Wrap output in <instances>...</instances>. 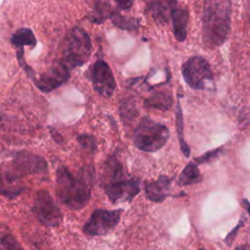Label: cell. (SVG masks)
I'll use <instances>...</instances> for the list:
<instances>
[{
  "mask_svg": "<svg viewBox=\"0 0 250 250\" xmlns=\"http://www.w3.org/2000/svg\"><path fill=\"white\" fill-rule=\"evenodd\" d=\"M233 250H250V244H243L235 247Z\"/></svg>",
  "mask_w": 250,
  "mask_h": 250,
  "instance_id": "30",
  "label": "cell"
},
{
  "mask_svg": "<svg viewBox=\"0 0 250 250\" xmlns=\"http://www.w3.org/2000/svg\"><path fill=\"white\" fill-rule=\"evenodd\" d=\"M243 224H244V218L241 217V219H240V221L238 222V224L227 234V236H226V238H225V242L227 243L228 246H230V245L232 244L233 240L235 239V237H236V235H237V232H238L239 229L243 226Z\"/></svg>",
  "mask_w": 250,
  "mask_h": 250,
  "instance_id": "26",
  "label": "cell"
},
{
  "mask_svg": "<svg viewBox=\"0 0 250 250\" xmlns=\"http://www.w3.org/2000/svg\"><path fill=\"white\" fill-rule=\"evenodd\" d=\"M222 151V147H218V148H215L213 150H210V151H207L205 152L204 154L200 155L199 157L195 158L194 159V162L196 164H203V163H208V162H211L212 160H214L215 158H217L219 156V154L221 153Z\"/></svg>",
  "mask_w": 250,
  "mask_h": 250,
  "instance_id": "25",
  "label": "cell"
},
{
  "mask_svg": "<svg viewBox=\"0 0 250 250\" xmlns=\"http://www.w3.org/2000/svg\"><path fill=\"white\" fill-rule=\"evenodd\" d=\"M31 211L41 224L50 228L58 227L63 218L50 192L44 189L37 191Z\"/></svg>",
  "mask_w": 250,
  "mask_h": 250,
  "instance_id": "8",
  "label": "cell"
},
{
  "mask_svg": "<svg viewBox=\"0 0 250 250\" xmlns=\"http://www.w3.org/2000/svg\"><path fill=\"white\" fill-rule=\"evenodd\" d=\"M177 1H150L146 5V11L157 23H166L171 19V14Z\"/></svg>",
  "mask_w": 250,
  "mask_h": 250,
  "instance_id": "14",
  "label": "cell"
},
{
  "mask_svg": "<svg viewBox=\"0 0 250 250\" xmlns=\"http://www.w3.org/2000/svg\"><path fill=\"white\" fill-rule=\"evenodd\" d=\"M94 170L85 166L78 175H74L65 166H60L56 172V194L67 208L80 210L91 198V184Z\"/></svg>",
  "mask_w": 250,
  "mask_h": 250,
  "instance_id": "1",
  "label": "cell"
},
{
  "mask_svg": "<svg viewBox=\"0 0 250 250\" xmlns=\"http://www.w3.org/2000/svg\"><path fill=\"white\" fill-rule=\"evenodd\" d=\"M199 250H204V249H199Z\"/></svg>",
  "mask_w": 250,
  "mask_h": 250,
  "instance_id": "32",
  "label": "cell"
},
{
  "mask_svg": "<svg viewBox=\"0 0 250 250\" xmlns=\"http://www.w3.org/2000/svg\"><path fill=\"white\" fill-rule=\"evenodd\" d=\"M104 190L112 203L131 201L140 192V181L134 178H123L103 185Z\"/></svg>",
  "mask_w": 250,
  "mask_h": 250,
  "instance_id": "10",
  "label": "cell"
},
{
  "mask_svg": "<svg viewBox=\"0 0 250 250\" xmlns=\"http://www.w3.org/2000/svg\"><path fill=\"white\" fill-rule=\"evenodd\" d=\"M170 138L166 125L144 117L134 130L133 143L136 147L146 152H154L163 147Z\"/></svg>",
  "mask_w": 250,
  "mask_h": 250,
  "instance_id": "4",
  "label": "cell"
},
{
  "mask_svg": "<svg viewBox=\"0 0 250 250\" xmlns=\"http://www.w3.org/2000/svg\"><path fill=\"white\" fill-rule=\"evenodd\" d=\"M116 4L120 10H129L133 5V1H116Z\"/></svg>",
  "mask_w": 250,
  "mask_h": 250,
  "instance_id": "28",
  "label": "cell"
},
{
  "mask_svg": "<svg viewBox=\"0 0 250 250\" xmlns=\"http://www.w3.org/2000/svg\"><path fill=\"white\" fill-rule=\"evenodd\" d=\"M189 19V12L187 6H182L179 3L174 7L171 14L172 29L175 38L183 42L187 38L188 22Z\"/></svg>",
  "mask_w": 250,
  "mask_h": 250,
  "instance_id": "12",
  "label": "cell"
},
{
  "mask_svg": "<svg viewBox=\"0 0 250 250\" xmlns=\"http://www.w3.org/2000/svg\"><path fill=\"white\" fill-rule=\"evenodd\" d=\"M247 12H248V16L250 18V2L248 3V7H247Z\"/></svg>",
  "mask_w": 250,
  "mask_h": 250,
  "instance_id": "31",
  "label": "cell"
},
{
  "mask_svg": "<svg viewBox=\"0 0 250 250\" xmlns=\"http://www.w3.org/2000/svg\"><path fill=\"white\" fill-rule=\"evenodd\" d=\"M173 97L167 91H157L152 93L144 102L145 107L154 108L163 111H167L172 107Z\"/></svg>",
  "mask_w": 250,
  "mask_h": 250,
  "instance_id": "17",
  "label": "cell"
},
{
  "mask_svg": "<svg viewBox=\"0 0 250 250\" xmlns=\"http://www.w3.org/2000/svg\"><path fill=\"white\" fill-rule=\"evenodd\" d=\"M92 42L89 34L81 27L75 26L67 31L62 42L61 61L69 68L82 66L90 58Z\"/></svg>",
  "mask_w": 250,
  "mask_h": 250,
  "instance_id": "3",
  "label": "cell"
},
{
  "mask_svg": "<svg viewBox=\"0 0 250 250\" xmlns=\"http://www.w3.org/2000/svg\"><path fill=\"white\" fill-rule=\"evenodd\" d=\"M182 75L186 83L193 90H205L213 82V73L208 62L200 57H190L182 65Z\"/></svg>",
  "mask_w": 250,
  "mask_h": 250,
  "instance_id": "6",
  "label": "cell"
},
{
  "mask_svg": "<svg viewBox=\"0 0 250 250\" xmlns=\"http://www.w3.org/2000/svg\"><path fill=\"white\" fill-rule=\"evenodd\" d=\"M49 130H50V134H51L52 138L54 139V141H55L56 143H58V144H62V141H63V139H62V137L60 135V133H59L56 129H54V128H52V127H49Z\"/></svg>",
  "mask_w": 250,
  "mask_h": 250,
  "instance_id": "27",
  "label": "cell"
},
{
  "mask_svg": "<svg viewBox=\"0 0 250 250\" xmlns=\"http://www.w3.org/2000/svg\"><path fill=\"white\" fill-rule=\"evenodd\" d=\"M171 179L166 176H159V178L154 182H148L145 185L146 196L148 200L153 202H162L168 197Z\"/></svg>",
  "mask_w": 250,
  "mask_h": 250,
  "instance_id": "13",
  "label": "cell"
},
{
  "mask_svg": "<svg viewBox=\"0 0 250 250\" xmlns=\"http://www.w3.org/2000/svg\"><path fill=\"white\" fill-rule=\"evenodd\" d=\"M12 45L20 50L23 49L24 46H29L30 48H34L36 45V38L33 31L30 28L22 27L18 29L13 33L10 39Z\"/></svg>",
  "mask_w": 250,
  "mask_h": 250,
  "instance_id": "18",
  "label": "cell"
},
{
  "mask_svg": "<svg viewBox=\"0 0 250 250\" xmlns=\"http://www.w3.org/2000/svg\"><path fill=\"white\" fill-rule=\"evenodd\" d=\"M119 11H121V10L118 7L116 12L111 17V21H112L113 24L115 26L121 28V29H124V30H129V31L137 30L139 28L138 20L134 19V18H129V17L122 16Z\"/></svg>",
  "mask_w": 250,
  "mask_h": 250,
  "instance_id": "22",
  "label": "cell"
},
{
  "mask_svg": "<svg viewBox=\"0 0 250 250\" xmlns=\"http://www.w3.org/2000/svg\"><path fill=\"white\" fill-rule=\"evenodd\" d=\"M118 6L115 2V7H112L111 3L108 1H96L94 2L93 9L88 15V20L93 22L100 24L104 22L106 19L112 17V15L116 12Z\"/></svg>",
  "mask_w": 250,
  "mask_h": 250,
  "instance_id": "16",
  "label": "cell"
},
{
  "mask_svg": "<svg viewBox=\"0 0 250 250\" xmlns=\"http://www.w3.org/2000/svg\"><path fill=\"white\" fill-rule=\"evenodd\" d=\"M90 80L92 85L100 95L109 98L112 96L115 87L116 81L112 70L105 61L99 59L90 68Z\"/></svg>",
  "mask_w": 250,
  "mask_h": 250,
  "instance_id": "9",
  "label": "cell"
},
{
  "mask_svg": "<svg viewBox=\"0 0 250 250\" xmlns=\"http://www.w3.org/2000/svg\"><path fill=\"white\" fill-rule=\"evenodd\" d=\"M47 168V162L42 156L25 150L18 151L7 165L4 172L5 180L12 182L28 175L45 173Z\"/></svg>",
  "mask_w": 250,
  "mask_h": 250,
  "instance_id": "5",
  "label": "cell"
},
{
  "mask_svg": "<svg viewBox=\"0 0 250 250\" xmlns=\"http://www.w3.org/2000/svg\"><path fill=\"white\" fill-rule=\"evenodd\" d=\"M231 3L227 0L207 1L202 13V37L210 48L221 46L230 29Z\"/></svg>",
  "mask_w": 250,
  "mask_h": 250,
  "instance_id": "2",
  "label": "cell"
},
{
  "mask_svg": "<svg viewBox=\"0 0 250 250\" xmlns=\"http://www.w3.org/2000/svg\"><path fill=\"white\" fill-rule=\"evenodd\" d=\"M122 209H96L83 226V232L88 236L105 235L113 230L121 219Z\"/></svg>",
  "mask_w": 250,
  "mask_h": 250,
  "instance_id": "7",
  "label": "cell"
},
{
  "mask_svg": "<svg viewBox=\"0 0 250 250\" xmlns=\"http://www.w3.org/2000/svg\"><path fill=\"white\" fill-rule=\"evenodd\" d=\"M1 247L6 250H24L18 239L10 232H2Z\"/></svg>",
  "mask_w": 250,
  "mask_h": 250,
  "instance_id": "23",
  "label": "cell"
},
{
  "mask_svg": "<svg viewBox=\"0 0 250 250\" xmlns=\"http://www.w3.org/2000/svg\"><path fill=\"white\" fill-rule=\"evenodd\" d=\"M120 118L124 124H129L138 114L136 103L131 98L123 99L119 104Z\"/></svg>",
  "mask_w": 250,
  "mask_h": 250,
  "instance_id": "21",
  "label": "cell"
},
{
  "mask_svg": "<svg viewBox=\"0 0 250 250\" xmlns=\"http://www.w3.org/2000/svg\"><path fill=\"white\" fill-rule=\"evenodd\" d=\"M202 181V176L195 162H189L183 169L178 179L179 186H189L198 184Z\"/></svg>",
  "mask_w": 250,
  "mask_h": 250,
  "instance_id": "19",
  "label": "cell"
},
{
  "mask_svg": "<svg viewBox=\"0 0 250 250\" xmlns=\"http://www.w3.org/2000/svg\"><path fill=\"white\" fill-rule=\"evenodd\" d=\"M123 178H126V174L124 172L123 166L119 158L115 154L108 155V157L104 162V166H103V175H102L103 185L110 182H114Z\"/></svg>",
  "mask_w": 250,
  "mask_h": 250,
  "instance_id": "15",
  "label": "cell"
},
{
  "mask_svg": "<svg viewBox=\"0 0 250 250\" xmlns=\"http://www.w3.org/2000/svg\"><path fill=\"white\" fill-rule=\"evenodd\" d=\"M77 141H78V144H79L80 147L82 149L86 150V152L93 154L96 151L97 143H96L95 138L92 135L80 134L77 137Z\"/></svg>",
  "mask_w": 250,
  "mask_h": 250,
  "instance_id": "24",
  "label": "cell"
},
{
  "mask_svg": "<svg viewBox=\"0 0 250 250\" xmlns=\"http://www.w3.org/2000/svg\"><path fill=\"white\" fill-rule=\"evenodd\" d=\"M70 76V69L60 60L33 81L43 93H49L64 84Z\"/></svg>",
  "mask_w": 250,
  "mask_h": 250,
  "instance_id": "11",
  "label": "cell"
},
{
  "mask_svg": "<svg viewBox=\"0 0 250 250\" xmlns=\"http://www.w3.org/2000/svg\"><path fill=\"white\" fill-rule=\"evenodd\" d=\"M241 205L246 210L247 214L250 216V201L248 199H246V198H243L242 201H241Z\"/></svg>",
  "mask_w": 250,
  "mask_h": 250,
  "instance_id": "29",
  "label": "cell"
},
{
  "mask_svg": "<svg viewBox=\"0 0 250 250\" xmlns=\"http://www.w3.org/2000/svg\"><path fill=\"white\" fill-rule=\"evenodd\" d=\"M175 115H176V130L178 134L180 147L184 155L186 157H188L190 154V148L188 145L185 142V138H184V118H183V111H182L180 100H178V103H177Z\"/></svg>",
  "mask_w": 250,
  "mask_h": 250,
  "instance_id": "20",
  "label": "cell"
}]
</instances>
